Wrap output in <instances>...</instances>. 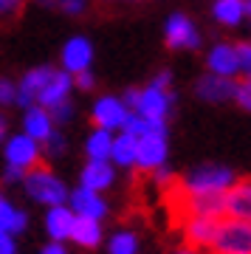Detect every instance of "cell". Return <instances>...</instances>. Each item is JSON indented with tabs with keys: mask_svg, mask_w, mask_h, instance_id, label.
<instances>
[{
	"mask_svg": "<svg viewBox=\"0 0 251 254\" xmlns=\"http://www.w3.org/2000/svg\"><path fill=\"white\" fill-rule=\"evenodd\" d=\"M23 192H26L34 203L51 209V206L65 203L71 190H68V184H65L57 173L45 170V167H34V170H28V173L23 175Z\"/></svg>",
	"mask_w": 251,
	"mask_h": 254,
	"instance_id": "cell-1",
	"label": "cell"
},
{
	"mask_svg": "<svg viewBox=\"0 0 251 254\" xmlns=\"http://www.w3.org/2000/svg\"><path fill=\"white\" fill-rule=\"evenodd\" d=\"M237 181L226 164H203L184 178V195H226Z\"/></svg>",
	"mask_w": 251,
	"mask_h": 254,
	"instance_id": "cell-2",
	"label": "cell"
},
{
	"mask_svg": "<svg viewBox=\"0 0 251 254\" xmlns=\"http://www.w3.org/2000/svg\"><path fill=\"white\" fill-rule=\"evenodd\" d=\"M215 254H251V223L223 218L217 220L215 237L209 246Z\"/></svg>",
	"mask_w": 251,
	"mask_h": 254,
	"instance_id": "cell-3",
	"label": "cell"
},
{
	"mask_svg": "<svg viewBox=\"0 0 251 254\" xmlns=\"http://www.w3.org/2000/svg\"><path fill=\"white\" fill-rule=\"evenodd\" d=\"M3 158H6V167L28 173V170L40 167L43 150H40V144L34 138L23 136V133H14V136H6V141H3Z\"/></svg>",
	"mask_w": 251,
	"mask_h": 254,
	"instance_id": "cell-4",
	"label": "cell"
},
{
	"mask_svg": "<svg viewBox=\"0 0 251 254\" xmlns=\"http://www.w3.org/2000/svg\"><path fill=\"white\" fill-rule=\"evenodd\" d=\"M164 43L172 51H195L200 48V31L184 11H175L164 23Z\"/></svg>",
	"mask_w": 251,
	"mask_h": 254,
	"instance_id": "cell-5",
	"label": "cell"
},
{
	"mask_svg": "<svg viewBox=\"0 0 251 254\" xmlns=\"http://www.w3.org/2000/svg\"><path fill=\"white\" fill-rule=\"evenodd\" d=\"M170 158V141L167 133H150V136L135 138V167L141 173H153L164 167Z\"/></svg>",
	"mask_w": 251,
	"mask_h": 254,
	"instance_id": "cell-6",
	"label": "cell"
},
{
	"mask_svg": "<svg viewBox=\"0 0 251 254\" xmlns=\"http://www.w3.org/2000/svg\"><path fill=\"white\" fill-rule=\"evenodd\" d=\"M127 116H130V110L125 108V102L108 93V96H99L93 102V108H90V119H93V125L99 130H108V133H119L122 127H125Z\"/></svg>",
	"mask_w": 251,
	"mask_h": 254,
	"instance_id": "cell-7",
	"label": "cell"
},
{
	"mask_svg": "<svg viewBox=\"0 0 251 254\" xmlns=\"http://www.w3.org/2000/svg\"><path fill=\"white\" fill-rule=\"evenodd\" d=\"M172 105H175V96L172 91H161V88H138V102H135L133 113L144 119H153V122H167V116L172 113Z\"/></svg>",
	"mask_w": 251,
	"mask_h": 254,
	"instance_id": "cell-8",
	"label": "cell"
},
{
	"mask_svg": "<svg viewBox=\"0 0 251 254\" xmlns=\"http://www.w3.org/2000/svg\"><path fill=\"white\" fill-rule=\"evenodd\" d=\"M65 206L73 212V218H88V220H99V223L108 218V212H110L105 195L90 192V190H85V187H76V190L68 192Z\"/></svg>",
	"mask_w": 251,
	"mask_h": 254,
	"instance_id": "cell-9",
	"label": "cell"
},
{
	"mask_svg": "<svg viewBox=\"0 0 251 254\" xmlns=\"http://www.w3.org/2000/svg\"><path fill=\"white\" fill-rule=\"evenodd\" d=\"M90 63H93V43L88 37H71L63 46V71L76 76L82 71H90Z\"/></svg>",
	"mask_w": 251,
	"mask_h": 254,
	"instance_id": "cell-10",
	"label": "cell"
},
{
	"mask_svg": "<svg viewBox=\"0 0 251 254\" xmlns=\"http://www.w3.org/2000/svg\"><path fill=\"white\" fill-rule=\"evenodd\" d=\"M51 65H37V68H31V71L23 73V79L17 82V99H14V105L23 110H28L31 105H37V96H40V91H43V85L48 82V76H51Z\"/></svg>",
	"mask_w": 251,
	"mask_h": 254,
	"instance_id": "cell-11",
	"label": "cell"
},
{
	"mask_svg": "<svg viewBox=\"0 0 251 254\" xmlns=\"http://www.w3.org/2000/svg\"><path fill=\"white\" fill-rule=\"evenodd\" d=\"M234 91H237V82L215 76V73H203L195 82V96L203 102H212V105H223V102L234 99Z\"/></svg>",
	"mask_w": 251,
	"mask_h": 254,
	"instance_id": "cell-12",
	"label": "cell"
},
{
	"mask_svg": "<svg viewBox=\"0 0 251 254\" xmlns=\"http://www.w3.org/2000/svg\"><path fill=\"white\" fill-rule=\"evenodd\" d=\"M71 91H73V76L65 71H51V76H48V82L43 85V91H40V96H37V105L45 110L57 108L60 102H68L71 99Z\"/></svg>",
	"mask_w": 251,
	"mask_h": 254,
	"instance_id": "cell-13",
	"label": "cell"
},
{
	"mask_svg": "<svg viewBox=\"0 0 251 254\" xmlns=\"http://www.w3.org/2000/svg\"><path fill=\"white\" fill-rule=\"evenodd\" d=\"M206 68H209V73H215V76L234 79V76L240 73V68H237V48H234V43H217V46L209 48Z\"/></svg>",
	"mask_w": 251,
	"mask_h": 254,
	"instance_id": "cell-14",
	"label": "cell"
},
{
	"mask_svg": "<svg viewBox=\"0 0 251 254\" xmlns=\"http://www.w3.org/2000/svg\"><path fill=\"white\" fill-rule=\"evenodd\" d=\"M226 218L251 223V178L234 181L226 192Z\"/></svg>",
	"mask_w": 251,
	"mask_h": 254,
	"instance_id": "cell-15",
	"label": "cell"
},
{
	"mask_svg": "<svg viewBox=\"0 0 251 254\" xmlns=\"http://www.w3.org/2000/svg\"><path fill=\"white\" fill-rule=\"evenodd\" d=\"M113 184H116V170H113L110 161H88L82 167L79 187H85V190L102 195V192H108Z\"/></svg>",
	"mask_w": 251,
	"mask_h": 254,
	"instance_id": "cell-16",
	"label": "cell"
},
{
	"mask_svg": "<svg viewBox=\"0 0 251 254\" xmlns=\"http://www.w3.org/2000/svg\"><path fill=\"white\" fill-rule=\"evenodd\" d=\"M184 209L189 218H209L223 220L226 218V195H187Z\"/></svg>",
	"mask_w": 251,
	"mask_h": 254,
	"instance_id": "cell-17",
	"label": "cell"
},
{
	"mask_svg": "<svg viewBox=\"0 0 251 254\" xmlns=\"http://www.w3.org/2000/svg\"><path fill=\"white\" fill-rule=\"evenodd\" d=\"M45 235L51 237V243H65V240H71V226H73V212L65 203L60 206H51L45 209Z\"/></svg>",
	"mask_w": 251,
	"mask_h": 254,
	"instance_id": "cell-18",
	"label": "cell"
},
{
	"mask_svg": "<svg viewBox=\"0 0 251 254\" xmlns=\"http://www.w3.org/2000/svg\"><path fill=\"white\" fill-rule=\"evenodd\" d=\"M57 127L48 116V110L40 108V105H31L28 110H23V136L34 138L37 144H43L45 138L54 133Z\"/></svg>",
	"mask_w": 251,
	"mask_h": 254,
	"instance_id": "cell-19",
	"label": "cell"
},
{
	"mask_svg": "<svg viewBox=\"0 0 251 254\" xmlns=\"http://www.w3.org/2000/svg\"><path fill=\"white\" fill-rule=\"evenodd\" d=\"M71 240L79 246V249H85V252H93V249H99V246H102V240H105V229H102V223H99V220L73 218Z\"/></svg>",
	"mask_w": 251,
	"mask_h": 254,
	"instance_id": "cell-20",
	"label": "cell"
},
{
	"mask_svg": "<svg viewBox=\"0 0 251 254\" xmlns=\"http://www.w3.org/2000/svg\"><path fill=\"white\" fill-rule=\"evenodd\" d=\"M26 229H28V212L14 206L6 195H0V232L17 237V235H23Z\"/></svg>",
	"mask_w": 251,
	"mask_h": 254,
	"instance_id": "cell-21",
	"label": "cell"
},
{
	"mask_svg": "<svg viewBox=\"0 0 251 254\" xmlns=\"http://www.w3.org/2000/svg\"><path fill=\"white\" fill-rule=\"evenodd\" d=\"M215 229H217V220H209V218H187L184 220V237L195 249H209L212 237H215Z\"/></svg>",
	"mask_w": 251,
	"mask_h": 254,
	"instance_id": "cell-22",
	"label": "cell"
},
{
	"mask_svg": "<svg viewBox=\"0 0 251 254\" xmlns=\"http://www.w3.org/2000/svg\"><path fill=\"white\" fill-rule=\"evenodd\" d=\"M212 17L226 28H237L246 17V0H215L212 3Z\"/></svg>",
	"mask_w": 251,
	"mask_h": 254,
	"instance_id": "cell-23",
	"label": "cell"
},
{
	"mask_svg": "<svg viewBox=\"0 0 251 254\" xmlns=\"http://www.w3.org/2000/svg\"><path fill=\"white\" fill-rule=\"evenodd\" d=\"M110 150H113V133L93 127L90 136L85 138V155H88V161H110Z\"/></svg>",
	"mask_w": 251,
	"mask_h": 254,
	"instance_id": "cell-24",
	"label": "cell"
},
{
	"mask_svg": "<svg viewBox=\"0 0 251 254\" xmlns=\"http://www.w3.org/2000/svg\"><path fill=\"white\" fill-rule=\"evenodd\" d=\"M113 167H135V138L125 130L113 133V150H110Z\"/></svg>",
	"mask_w": 251,
	"mask_h": 254,
	"instance_id": "cell-25",
	"label": "cell"
},
{
	"mask_svg": "<svg viewBox=\"0 0 251 254\" xmlns=\"http://www.w3.org/2000/svg\"><path fill=\"white\" fill-rule=\"evenodd\" d=\"M122 130L130 133L133 138H141V136H150V133H167V122H153V119H144L138 113H130Z\"/></svg>",
	"mask_w": 251,
	"mask_h": 254,
	"instance_id": "cell-26",
	"label": "cell"
},
{
	"mask_svg": "<svg viewBox=\"0 0 251 254\" xmlns=\"http://www.w3.org/2000/svg\"><path fill=\"white\" fill-rule=\"evenodd\" d=\"M108 254H138V235L133 229H119L108 240Z\"/></svg>",
	"mask_w": 251,
	"mask_h": 254,
	"instance_id": "cell-27",
	"label": "cell"
},
{
	"mask_svg": "<svg viewBox=\"0 0 251 254\" xmlns=\"http://www.w3.org/2000/svg\"><path fill=\"white\" fill-rule=\"evenodd\" d=\"M40 150H43L48 158H60V155L68 150V138H65V133L60 130V127H57L54 133H51V136H48L43 144H40Z\"/></svg>",
	"mask_w": 251,
	"mask_h": 254,
	"instance_id": "cell-28",
	"label": "cell"
},
{
	"mask_svg": "<svg viewBox=\"0 0 251 254\" xmlns=\"http://www.w3.org/2000/svg\"><path fill=\"white\" fill-rule=\"evenodd\" d=\"M73 113H76V108H73V102H71V99H68V102H60L57 108H51V110H48V116H51L54 127L68 125V122L73 119Z\"/></svg>",
	"mask_w": 251,
	"mask_h": 254,
	"instance_id": "cell-29",
	"label": "cell"
},
{
	"mask_svg": "<svg viewBox=\"0 0 251 254\" xmlns=\"http://www.w3.org/2000/svg\"><path fill=\"white\" fill-rule=\"evenodd\" d=\"M17 99V82H11L9 76H0V108H11Z\"/></svg>",
	"mask_w": 251,
	"mask_h": 254,
	"instance_id": "cell-30",
	"label": "cell"
},
{
	"mask_svg": "<svg viewBox=\"0 0 251 254\" xmlns=\"http://www.w3.org/2000/svg\"><path fill=\"white\" fill-rule=\"evenodd\" d=\"M237 68L246 79H251V43H237Z\"/></svg>",
	"mask_w": 251,
	"mask_h": 254,
	"instance_id": "cell-31",
	"label": "cell"
},
{
	"mask_svg": "<svg viewBox=\"0 0 251 254\" xmlns=\"http://www.w3.org/2000/svg\"><path fill=\"white\" fill-rule=\"evenodd\" d=\"M54 6H60L68 17H79L88 9V0H54Z\"/></svg>",
	"mask_w": 251,
	"mask_h": 254,
	"instance_id": "cell-32",
	"label": "cell"
},
{
	"mask_svg": "<svg viewBox=\"0 0 251 254\" xmlns=\"http://www.w3.org/2000/svg\"><path fill=\"white\" fill-rule=\"evenodd\" d=\"M234 102H237V105H240L243 110H249V113H251V79L237 82V91H234Z\"/></svg>",
	"mask_w": 251,
	"mask_h": 254,
	"instance_id": "cell-33",
	"label": "cell"
},
{
	"mask_svg": "<svg viewBox=\"0 0 251 254\" xmlns=\"http://www.w3.org/2000/svg\"><path fill=\"white\" fill-rule=\"evenodd\" d=\"M150 175H153L155 187H170V184H172V178H175V175H172V170L167 167V164H164V167H158V170H153Z\"/></svg>",
	"mask_w": 251,
	"mask_h": 254,
	"instance_id": "cell-34",
	"label": "cell"
},
{
	"mask_svg": "<svg viewBox=\"0 0 251 254\" xmlns=\"http://www.w3.org/2000/svg\"><path fill=\"white\" fill-rule=\"evenodd\" d=\"M93 85H96V79L90 71H82L73 76V88H79V91H93Z\"/></svg>",
	"mask_w": 251,
	"mask_h": 254,
	"instance_id": "cell-35",
	"label": "cell"
},
{
	"mask_svg": "<svg viewBox=\"0 0 251 254\" xmlns=\"http://www.w3.org/2000/svg\"><path fill=\"white\" fill-rule=\"evenodd\" d=\"M23 6V0H0V20L3 17H14Z\"/></svg>",
	"mask_w": 251,
	"mask_h": 254,
	"instance_id": "cell-36",
	"label": "cell"
},
{
	"mask_svg": "<svg viewBox=\"0 0 251 254\" xmlns=\"http://www.w3.org/2000/svg\"><path fill=\"white\" fill-rule=\"evenodd\" d=\"M150 85H153V88H161V91H170V85H172V71H167V68H164V71H158L153 76V82H150Z\"/></svg>",
	"mask_w": 251,
	"mask_h": 254,
	"instance_id": "cell-37",
	"label": "cell"
},
{
	"mask_svg": "<svg viewBox=\"0 0 251 254\" xmlns=\"http://www.w3.org/2000/svg\"><path fill=\"white\" fill-rule=\"evenodd\" d=\"M0 254H17V240L0 232Z\"/></svg>",
	"mask_w": 251,
	"mask_h": 254,
	"instance_id": "cell-38",
	"label": "cell"
},
{
	"mask_svg": "<svg viewBox=\"0 0 251 254\" xmlns=\"http://www.w3.org/2000/svg\"><path fill=\"white\" fill-rule=\"evenodd\" d=\"M119 99L125 102V108L133 113V108H135V102H138V88H127L125 91V96H119Z\"/></svg>",
	"mask_w": 251,
	"mask_h": 254,
	"instance_id": "cell-39",
	"label": "cell"
},
{
	"mask_svg": "<svg viewBox=\"0 0 251 254\" xmlns=\"http://www.w3.org/2000/svg\"><path fill=\"white\" fill-rule=\"evenodd\" d=\"M23 175H26V173H20V170H14V167H6L3 181H6V184H23Z\"/></svg>",
	"mask_w": 251,
	"mask_h": 254,
	"instance_id": "cell-40",
	"label": "cell"
},
{
	"mask_svg": "<svg viewBox=\"0 0 251 254\" xmlns=\"http://www.w3.org/2000/svg\"><path fill=\"white\" fill-rule=\"evenodd\" d=\"M40 254H68V249H65V243H45Z\"/></svg>",
	"mask_w": 251,
	"mask_h": 254,
	"instance_id": "cell-41",
	"label": "cell"
},
{
	"mask_svg": "<svg viewBox=\"0 0 251 254\" xmlns=\"http://www.w3.org/2000/svg\"><path fill=\"white\" fill-rule=\"evenodd\" d=\"M6 116H0V141H6Z\"/></svg>",
	"mask_w": 251,
	"mask_h": 254,
	"instance_id": "cell-42",
	"label": "cell"
},
{
	"mask_svg": "<svg viewBox=\"0 0 251 254\" xmlns=\"http://www.w3.org/2000/svg\"><path fill=\"white\" fill-rule=\"evenodd\" d=\"M37 3H40L43 9H51V6H54V0H37Z\"/></svg>",
	"mask_w": 251,
	"mask_h": 254,
	"instance_id": "cell-43",
	"label": "cell"
},
{
	"mask_svg": "<svg viewBox=\"0 0 251 254\" xmlns=\"http://www.w3.org/2000/svg\"><path fill=\"white\" fill-rule=\"evenodd\" d=\"M175 254H197V252H195V249H178Z\"/></svg>",
	"mask_w": 251,
	"mask_h": 254,
	"instance_id": "cell-44",
	"label": "cell"
},
{
	"mask_svg": "<svg viewBox=\"0 0 251 254\" xmlns=\"http://www.w3.org/2000/svg\"><path fill=\"white\" fill-rule=\"evenodd\" d=\"M246 14H249V17H251V3H246Z\"/></svg>",
	"mask_w": 251,
	"mask_h": 254,
	"instance_id": "cell-45",
	"label": "cell"
},
{
	"mask_svg": "<svg viewBox=\"0 0 251 254\" xmlns=\"http://www.w3.org/2000/svg\"><path fill=\"white\" fill-rule=\"evenodd\" d=\"M246 3H251V0H246Z\"/></svg>",
	"mask_w": 251,
	"mask_h": 254,
	"instance_id": "cell-46",
	"label": "cell"
}]
</instances>
